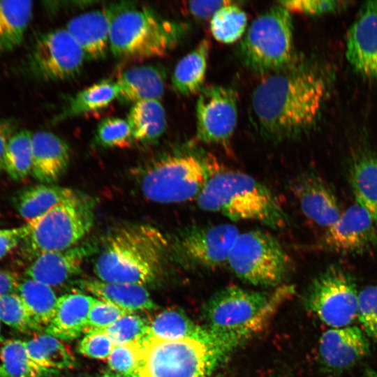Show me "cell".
<instances>
[{"mask_svg":"<svg viewBox=\"0 0 377 377\" xmlns=\"http://www.w3.org/2000/svg\"><path fill=\"white\" fill-rule=\"evenodd\" d=\"M3 377H47L56 373L38 366L28 354L25 342L8 340L0 350Z\"/></svg>","mask_w":377,"mask_h":377,"instance_id":"34","label":"cell"},{"mask_svg":"<svg viewBox=\"0 0 377 377\" xmlns=\"http://www.w3.org/2000/svg\"><path fill=\"white\" fill-rule=\"evenodd\" d=\"M325 93V84L318 74L292 64L268 74L253 90V124L267 140L294 138L315 123Z\"/></svg>","mask_w":377,"mask_h":377,"instance_id":"1","label":"cell"},{"mask_svg":"<svg viewBox=\"0 0 377 377\" xmlns=\"http://www.w3.org/2000/svg\"><path fill=\"white\" fill-rule=\"evenodd\" d=\"M96 142L104 147L126 148L134 142L127 119L110 117L99 121L95 135Z\"/></svg>","mask_w":377,"mask_h":377,"instance_id":"38","label":"cell"},{"mask_svg":"<svg viewBox=\"0 0 377 377\" xmlns=\"http://www.w3.org/2000/svg\"><path fill=\"white\" fill-rule=\"evenodd\" d=\"M362 377H377V372L371 371L365 374Z\"/></svg>","mask_w":377,"mask_h":377,"instance_id":"49","label":"cell"},{"mask_svg":"<svg viewBox=\"0 0 377 377\" xmlns=\"http://www.w3.org/2000/svg\"><path fill=\"white\" fill-rule=\"evenodd\" d=\"M127 121L134 142L145 144L155 142L166 130L165 112L158 100H147L133 104Z\"/></svg>","mask_w":377,"mask_h":377,"instance_id":"27","label":"cell"},{"mask_svg":"<svg viewBox=\"0 0 377 377\" xmlns=\"http://www.w3.org/2000/svg\"><path fill=\"white\" fill-rule=\"evenodd\" d=\"M279 4L290 13L317 15L335 11L343 7L344 2L334 0L281 1Z\"/></svg>","mask_w":377,"mask_h":377,"instance_id":"44","label":"cell"},{"mask_svg":"<svg viewBox=\"0 0 377 377\" xmlns=\"http://www.w3.org/2000/svg\"><path fill=\"white\" fill-rule=\"evenodd\" d=\"M85 60L82 48L66 28L56 29L36 38L27 55L26 66L36 80L59 82L78 75Z\"/></svg>","mask_w":377,"mask_h":377,"instance_id":"12","label":"cell"},{"mask_svg":"<svg viewBox=\"0 0 377 377\" xmlns=\"http://www.w3.org/2000/svg\"><path fill=\"white\" fill-rule=\"evenodd\" d=\"M20 281L17 273L8 269H0V297L17 290Z\"/></svg>","mask_w":377,"mask_h":377,"instance_id":"48","label":"cell"},{"mask_svg":"<svg viewBox=\"0 0 377 377\" xmlns=\"http://www.w3.org/2000/svg\"><path fill=\"white\" fill-rule=\"evenodd\" d=\"M93 221L92 202L75 193L24 225L21 253L31 261L43 253L73 247L90 231Z\"/></svg>","mask_w":377,"mask_h":377,"instance_id":"7","label":"cell"},{"mask_svg":"<svg viewBox=\"0 0 377 377\" xmlns=\"http://www.w3.org/2000/svg\"><path fill=\"white\" fill-rule=\"evenodd\" d=\"M213 158L193 154H170L144 170L141 190L149 200L177 203L196 200L209 180L221 170Z\"/></svg>","mask_w":377,"mask_h":377,"instance_id":"8","label":"cell"},{"mask_svg":"<svg viewBox=\"0 0 377 377\" xmlns=\"http://www.w3.org/2000/svg\"><path fill=\"white\" fill-rule=\"evenodd\" d=\"M0 377H3L2 376V373H1V367H0Z\"/></svg>","mask_w":377,"mask_h":377,"instance_id":"52","label":"cell"},{"mask_svg":"<svg viewBox=\"0 0 377 377\" xmlns=\"http://www.w3.org/2000/svg\"><path fill=\"white\" fill-rule=\"evenodd\" d=\"M107 360L113 374L119 377H129L136 361L134 343L114 346Z\"/></svg>","mask_w":377,"mask_h":377,"instance_id":"42","label":"cell"},{"mask_svg":"<svg viewBox=\"0 0 377 377\" xmlns=\"http://www.w3.org/2000/svg\"><path fill=\"white\" fill-rule=\"evenodd\" d=\"M25 346L31 360L44 369L57 372L75 365L73 354L59 339L50 334L36 336L25 342Z\"/></svg>","mask_w":377,"mask_h":377,"instance_id":"33","label":"cell"},{"mask_svg":"<svg viewBox=\"0 0 377 377\" xmlns=\"http://www.w3.org/2000/svg\"><path fill=\"white\" fill-rule=\"evenodd\" d=\"M242 64L258 73H272L293 64V23L290 13L274 6L257 17L241 40Z\"/></svg>","mask_w":377,"mask_h":377,"instance_id":"9","label":"cell"},{"mask_svg":"<svg viewBox=\"0 0 377 377\" xmlns=\"http://www.w3.org/2000/svg\"><path fill=\"white\" fill-rule=\"evenodd\" d=\"M75 193L66 187L39 184L17 191L13 197V202L19 215L29 222L44 214Z\"/></svg>","mask_w":377,"mask_h":377,"instance_id":"25","label":"cell"},{"mask_svg":"<svg viewBox=\"0 0 377 377\" xmlns=\"http://www.w3.org/2000/svg\"><path fill=\"white\" fill-rule=\"evenodd\" d=\"M71 159L68 145L56 134L45 131L32 133L33 177L44 184L57 181L66 171Z\"/></svg>","mask_w":377,"mask_h":377,"instance_id":"21","label":"cell"},{"mask_svg":"<svg viewBox=\"0 0 377 377\" xmlns=\"http://www.w3.org/2000/svg\"><path fill=\"white\" fill-rule=\"evenodd\" d=\"M17 290L34 324L39 330L45 329L57 305L58 298L52 288L27 278L20 281Z\"/></svg>","mask_w":377,"mask_h":377,"instance_id":"32","label":"cell"},{"mask_svg":"<svg viewBox=\"0 0 377 377\" xmlns=\"http://www.w3.org/2000/svg\"><path fill=\"white\" fill-rule=\"evenodd\" d=\"M237 121V94L233 89L210 85L201 89L196 104V137L199 141L226 144Z\"/></svg>","mask_w":377,"mask_h":377,"instance_id":"14","label":"cell"},{"mask_svg":"<svg viewBox=\"0 0 377 377\" xmlns=\"http://www.w3.org/2000/svg\"><path fill=\"white\" fill-rule=\"evenodd\" d=\"M239 234L237 228L232 224L191 226L179 234L176 251L188 266L214 269L227 265Z\"/></svg>","mask_w":377,"mask_h":377,"instance_id":"13","label":"cell"},{"mask_svg":"<svg viewBox=\"0 0 377 377\" xmlns=\"http://www.w3.org/2000/svg\"><path fill=\"white\" fill-rule=\"evenodd\" d=\"M291 190L306 219L316 226L327 228L342 212L330 186L318 175L309 172L299 175Z\"/></svg>","mask_w":377,"mask_h":377,"instance_id":"17","label":"cell"},{"mask_svg":"<svg viewBox=\"0 0 377 377\" xmlns=\"http://www.w3.org/2000/svg\"><path fill=\"white\" fill-rule=\"evenodd\" d=\"M0 320L21 332L40 331L17 293L0 297Z\"/></svg>","mask_w":377,"mask_h":377,"instance_id":"39","label":"cell"},{"mask_svg":"<svg viewBox=\"0 0 377 377\" xmlns=\"http://www.w3.org/2000/svg\"><path fill=\"white\" fill-rule=\"evenodd\" d=\"M377 246V225L357 203L342 212L318 239L320 249L338 253H361Z\"/></svg>","mask_w":377,"mask_h":377,"instance_id":"15","label":"cell"},{"mask_svg":"<svg viewBox=\"0 0 377 377\" xmlns=\"http://www.w3.org/2000/svg\"><path fill=\"white\" fill-rule=\"evenodd\" d=\"M168 247L165 235L153 226H125L109 237L94 270L102 281L144 286L161 274Z\"/></svg>","mask_w":377,"mask_h":377,"instance_id":"3","label":"cell"},{"mask_svg":"<svg viewBox=\"0 0 377 377\" xmlns=\"http://www.w3.org/2000/svg\"><path fill=\"white\" fill-rule=\"evenodd\" d=\"M120 307L104 300L96 299L91 306L84 333L93 331H102L119 318L128 313Z\"/></svg>","mask_w":377,"mask_h":377,"instance_id":"41","label":"cell"},{"mask_svg":"<svg viewBox=\"0 0 377 377\" xmlns=\"http://www.w3.org/2000/svg\"><path fill=\"white\" fill-rule=\"evenodd\" d=\"M358 292L353 275L333 264L317 275L305 295L306 307L332 328L348 326L357 317Z\"/></svg>","mask_w":377,"mask_h":377,"instance_id":"11","label":"cell"},{"mask_svg":"<svg viewBox=\"0 0 377 377\" xmlns=\"http://www.w3.org/2000/svg\"><path fill=\"white\" fill-rule=\"evenodd\" d=\"M203 210L220 213L232 221H253L273 229L288 223L277 197L264 184L239 171L221 169L195 200Z\"/></svg>","mask_w":377,"mask_h":377,"instance_id":"4","label":"cell"},{"mask_svg":"<svg viewBox=\"0 0 377 377\" xmlns=\"http://www.w3.org/2000/svg\"><path fill=\"white\" fill-rule=\"evenodd\" d=\"M112 10L108 6L71 18L66 29L78 43L87 60L103 59L110 50Z\"/></svg>","mask_w":377,"mask_h":377,"instance_id":"20","label":"cell"},{"mask_svg":"<svg viewBox=\"0 0 377 377\" xmlns=\"http://www.w3.org/2000/svg\"><path fill=\"white\" fill-rule=\"evenodd\" d=\"M136 361L129 377H208L226 355L214 343L145 336L133 343Z\"/></svg>","mask_w":377,"mask_h":377,"instance_id":"6","label":"cell"},{"mask_svg":"<svg viewBox=\"0 0 377 377\" xmlns=\"http://www.w3.org/2000/svg\"><path fill=\"white\" fill-rule=\"evenodd\" d=\"M32 133L28 130L15 133L4 153V171L15 181L24 180L32 170Z\"/></svg>","mask_w":377,"mask_h":377,"instance_id":"35","label":"cell"},{"mask_svg":"<svg viewBox=\"0 0 377 377\" xmlns=\"http://www.w3.org/2000/svg\"><path fill=\"white\" fill-rule=\"evenodd\" d=\"M117 99L124 103L158 100L163 97L165 85L164 69L154 64L135 66L122 71L115 80Z\"/></svg>","mask_w":377,"mask_h":377,"instance_id":"22","label":"cell"},{"mask_svg":"<svg viewBox=\"0 0 377 377\" xmlns=\"http://www.w3.org/2000/svg\"><path fill=\"white\" fill-rule=\"evenodd\" d=\"M369 351V338L355 325L331 328L323 332L318 343L321 362L332 371H343L353 367Z\"/></svg>","mask_w":377,"mask_h":377,"instance_id":"18","label":"cell"},{"mask_svg":"<svg viewBox=\"0 0 377 377\" xmlns=\"http://www.w3.org/2000/svg\"><path fill=\"white\" fill-rule=\"evenodd\" d=\"M349 180L357 203L377 225V156L364 154L357 158L350 165Z\"/></svg>","mask_w":377,"mask_h":377,"instance_id":"29","label":"cell"},{"mask_svg":"<svg viewBox=\"0 0 377 377\" xmlns=\"http://www.w3.org/2000/svg\"><path fill=\"white\" fill-rule=\"evenodd\" d=\"M118 88L115 81L103 80L80 91L71 97L64 110L54 118L60 122L71 117L97 111L117 99Z\"/></svg>","mask_w":377,"mask_h":377,"instance_id":"31","label":"cell"},{"mask_svg":"<svg viewBox=\"0 0 377 377\" xmlns=\"http://www.w3.org/2000/svg\"><path fill=\"white\" fill-rule=\"evenodd\" d=\"M31 1H0V54L20 45L33 15Z\"/></svg>","mask_w":377,"mask_h":377,"instance_id":"28","label":"cell"},{"mask_svg":"<svg viewBox=\"0 0 377 377\" xmlns=\"http://www.w3.org/2000/svg\"><path fill=\"white\" fill-rule=\"evenodd\" d=\"M24 232V226L18 228L0 229V259L19 246Z\"/></svg>","mask_w":377,"mask_h":377,"instance_id":"46","label":"cell"},{"mask_svg":"<svg viewBox=\"0 0 377 377\" xmlns=\"http://www.w3.org/2000/svg\"><path fill=\"white\" fill-rule=\"evenodd\" d=\"M17 124L13 119H0V175L4 170V153L7 143L16 133Z\"/></svg>","mask_w":377,"mask_h":377,"instance_id":"47","label":"cell"},{"mask_svg":"<svg viewBox=\"0 0 377 377\" xmlns=\"http://www.w3.org/2000/svg\"><path fill=\"white\" fill-rule=\"evenodd\" d=\"M357 318L367 337L377 341V286H367L358 293Z\"/></svg>","mask_w":377,"mask_h":377,"instance_id":"40","label":"cell"},{"mask_svg":"<svg viewBox=\"0 0 377 377\" xmlns=\"http://www.w3.org/2000/svg\"><path fill=\"white\" fill-rule=\"evenodd\" d=\"M149 323L140 316L128 313L102 330L114 346L134 343L147 335Z\"/></svg>","mask_w":377,"mask_h":377,"instance_id":"37","label":"cell"},{"mask_svg":"<svg viewBox=\"0 0 377 377\" xmlns=\"http://www.w3.org/2000/svg\"><path fill=\"white\" fill-rule=\"evenodd\" d=\"M146 336L165 340L193 338L216 345L205 327L195 323L184 313L172 309L163 311L154 318L149 324Z\"/></svg>","mask_w":377,"mask_h":377,"instance_id":"30","label":"cell"},{"mask_svg":"<svg viewBox=\"0 0 377 377\" xmlns=\"http://www.w3.org/2000/svg\"><path fill=\"white\" fill-rule=\"evenodd\" d=\"M114 345L101 331H93L85 333L78 345V351L84 356L103 360L108 359Z\"/></svg>","mask_w":377,"mask_h":377,"instance_id":"43","label":"cell"},{"mask_svg":"<svg viewBox=\"0 0 377 377\" xmlns=\"http://www.w3.org/2000/svg\"><path fill=\"white\" fill-rule=\"evenodd\" d=\"M247 24L245 12L233 2L220 8L211 18L213 36L223 43H232L244 34Z\"/></svg>","mask_w":377,"mask_h":377,"instance_id":"36","label":"cell"},{"mask_svg":"<svg viewBox=\"0 0 377 377\" xmlns=\"http://www.w3.org/2000/svg\"><path fill=\"white\" fill-rule=\"evenodd\" d=\"M110 51L122 59L164 56L183 34L181 24L163 19L152 9L127 3L111 5Z\"/></svg>","mask_w":377,"mask_h":377,"instance_id":"5","label":"cell"},{"mask_svg":"<svg viewBox=\"0 0 377 377\" xmlns=\"http://www.w3.org/2000/svg\"><path fill=\"white\" fill-rule=\"evenodd\" d=\"M231 3L230 1H191L186 7L193 17L207 19L212 18L220 8Z\"/></svg>","mask_w":377,"mask_h":377,"instance_id":"45","label":"cell"},{"mask_svg":"<svg viewBox=\"0 0 377 377\" xmlns=\"http://www.w3.org/2000/svg\"><path fill=\"white\" fill-rule=\"evenodd\" d=\"M294 291L292 286L287 285L276 287L272 292L226 287L205 304V327L226 355L263 330Z\"/></svg>","mask_w":377,"mask_h":377,"instance_id":"2","label":"cell"},{"mask_svg":"<svg viewBox=\"0 0 377 377\" xmlns=\"http://www.w3.org/2000/svg\"><path fill=\"white\" fill-rule=\"evenodd\" d=\"M79 285L100 300L131 313L152 310L156 307L149 292L142 286L108 283L91 279L80 281Z\"/></svg>","mask_w":377,"mask_h":377,"instance_id":"24","label":"cell"},{"mask_svg":"<svg viewBox=\"0 0 377 377\" xmlns=\"http://www.w3.org/2000/svg\"><path fill=\"white\" fill-rule=\"evenodd\" d=\"M346 55L357 72L377 81V0L361 6L347 34Z\"/></svg>","mask_w":377,"mask_h":377,"instance_id":"16","label":"cell"},{"mask_svg":"<svg viewBox=\"0 0 377 377\" xmlns=\"http://www.w3.org/2000/svg\"><path fill=\"white\" fill-rule=\"evenodd\" d=\"M227 265L244 281L276 288L290 274L293 262L274 236L255 230L238 235L230 251Z\"/></svg>","mask_w":377,"mask_h":377,"instance_id":"10","label":"cell"},{"mask_svg":"<svg viewBox=\"0 0 377 377\" xmlns=\"http://www.w3.org/2000/svg\"><path fill=\"white\" fill-rule=\"evenodd\" d=\"M92 251V246L84 244L43 253L31 261L25 275L51 288L63 285L80 272Z\"/></svg>","mask_w":377,"mask_h":377,"instance_id":"19","label":"cell"},{"mask_svg":"<svg viewBox=\"0 0 377 377\" xmlns=\"http://www.w3.org/2000/svg\"><path fill=\"white\" fill-rule=\"evenodd\" d=\"M96 299L82 293H68L59 297L54 316L45 329V333L59 340L77 338L86 331L89 313Z\"/></svg>","mask_w":377,"mask_h":377,"instance_id":"23","label":"cell"},{"mask_svg":"<svg viewBox=\"0 0 377 377\" xmlns=\"http://www.w3.org/2000/svg\"><path fill=\"white\" fill-rule=\"evenodd\" d=\"M98 377H119L117 375L113 374V373H105V374H103V375H101Z\"/></svg>","mask_w":377,"mask_h":377,"instance_id":"50","label":"cell"},{"mask_svg":"<svg viewBox=\"0 0 377 377\" xmlns=\"http://www.w3.org/2000/svg\"><path fill=\"white\" fill-rule=\"evenodd\" d=\"M209 47V41L203 39L178 61L172 75V85L177 93L189 96L203 88Z\"/></svg>","mask_w":377,"mask_h":377,"instance_id":"26","label":"cell"},{"mask_svg":"<svg viewBox=\"0 0 377 377\" xmlns=\"http://www.w3.org/2000/svg\"><path fill=\"white\" fill-rule=\"evenodd\" d=\"M3 338L1 336V327H0V343L3 342Z\"/></svg>","mask_w":377,"mask_h":377,"instance_id":"51","label":"cell"}]
</instances>
